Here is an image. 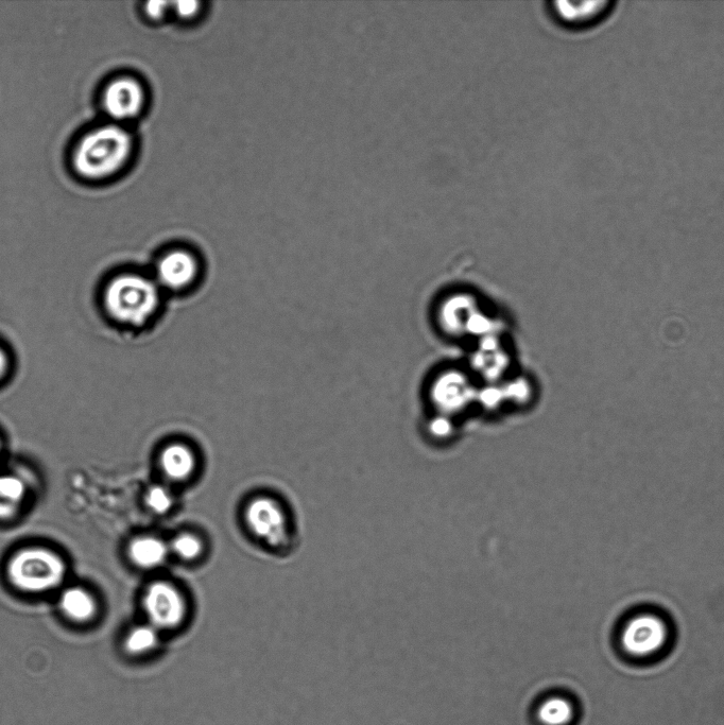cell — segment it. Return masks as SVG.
<instances>
[{
    "mask_svg": "<svg viewBox=\"0 0 724 725\" xmlns=\"http://www.w3.org/2000/svg\"><path fill=\"white\" fill-rule=\"evenodd\" d=\"M26 497V485L16 476H0V520H9L20 511Z\"/></svg>",
    "mask_w": 724,
    "mask_h": 725,
    "instance_id": "4fadbf2b",
    "label": "cell"
},
{
    "mask_svg": "<svg viewBox=\"0 0 724 725\" xmlns=\"http://www.w3.org/2000/svg\"><path fill=\"white\" fill-rule=\"evenodd\" d=\"M160 642V630L152 625H143L132 629L125 641L126 650L133 655H142L152 651Z\"/></svg>",
    "mask_w": 724,
    "mask_h": 725,
    "instance_id": "5bb4252c",
    "label": "cell"
},
{
    "mask_svg": "<svg viewBox=\"0 0 724 725\" xmlns=\"http://www.w3.org/2000/svg\"><path fill=\"white\" fill-rule=\"evenodd\" d=\"M544 716L546 722L553 725H565L574 717V709L570 702L556 699L546 704Z\"/></svg>",
    "mask_w": 724,
    "mask_h": 725,
    "instance_id": "e0dca14e",
    "label": "cell"
},
{
    "mask_svg": "<svg viewBox=\"0 0 724 725\" xmlns=\"http://www.w3.org/2000/svg\"><path fill=\"white\" fill-rule=\"evenodd\" d=\"M245 519L255 537L271 546H282L288 539L286 514L277 500L267 496L252 499Z\"/></svg>",
    "mask_w": 724,
    "mask_h": 725,
    "instance_id": "52a82bcc",
    "label": "cell"
},
{
    "mask_svg": "<svg viewBox=\"0 0 724 725\" xmlns=\"http://www.w3.org/2000/svg\"><path fill=\"white\" fill-rule=\"evenodd\" d=\"M0 450H2V442H0Z\"/></svg>",
    "mask_w": 724,
    "mask_h": 725,
    "instance_id": "44dd1931",
    "label": "cell"
},
{
    "mask_svg": "<svg viewBox=\"0 0 724 725\" xmlns=\"http://www.w3.org/2000/svg\"><path fill=\"white\" fill-rule=\"evenodd\" d=\"M145 106L143 86L133 79H119L109 85L103 97L106 112L118 120L139 115Z\"/></svg>",
    "mask_w": 724,
    "mask_h": 725,
    "instance_id": "9c48e42d",
    "label": "cell"
},
{
    "mask_svg": "<svg viewBox=\"0 0 724 725\" xmlns=\"http://www.w3.org/2000/svg\"><path fill=\"white\" fill-rule=\"evenodd\" d=\"M169 545L152 535L134 539L128 547L131 561L144 569L161 566L169 555Z\"/></svg>",
    "mask_w": 724,
    "mask_h": 725,
    "instance_id": "8fae6325",
    "label": "cell"
},
{
    "mask_svg": "<svg viewBox=\"0 0 724 725\" xmlns=\"http://www.w3.org/2000/svg\"><path fill=\"white\" fill-rule=\"evenodd\" d=\"M131 149L128 132L115 126L102 127L83 138L75 154V167L82 177L105 178L126 163Z\"/></svg>",
    "mask_w": 724,
    "mask_h": 725,
    "instance_id": "7a4b0ae2",
    "label": "cell"
},
{
    "mask_svg": "<svg viewBox=\"0 0 724 725\" xmlns=\"http://www.w3.org/2000/svg\"><path fill=\"white\" fill-rule=\"evenodd\" d=\"M169 550L179 559L186 562L198 560L204 550L202 540L194 533L184 532L177 535L169 545Z\"/></svg>",
    "mask_w": 724,
    "mask_h": 725,
    "instance_id": "9a60e30c",
    "label": "cell"
},
{
    "mask_svg": "<svg viewBox=\"0 0 724 725\" xmlns=\"http://www.w3.org/2000/svg\"><path fill=\"white\" fill-rule=\"evenodd\" d=\"M204 4L200 2H178L171 4V13L182 24L197 22L204 13Z\"/></svg>",
    "mask_w": 724,
    "mask_h": 725,
    "instance_id": "ac0fdd59",
    "label": "cell"
},
{
    "mask_svg": "<svg viewBox=\"0 0 724 725\" xmlns=\"http://www.w3.org/2000/svg\"><path fill=\"white\" fill-rule=\"evenodd\" d=\"M146 506L155 514L168 513L175 505L174 495L164 486H153L145 495Z\"/></svg>",
    "mask_w": 724,
    "mask_h": 725,
    "instance_id": "2e32d148",
    "label": "cell"
},
{
    "mask_svg": "<svg viewBox=\"0 0 724 725\" xmlns=\"http://www.w3.org/2000/svg\"><path fill=\"white\" fill-rule=\"evenodd\" d=\"M143 604L150 625L160 631L180 627L187 615L184 595L176 585L166 581L149 585Z\"/></svg>",
    "mask_w": 724,
    "mask_h": 725,
    "instance_id": "8992f818",
    "label": "cell"
},
{
    "mask_svg": "<svg viewBox=\"0 0 724 725\" xmlns=\"http://www.w3.org/2000/svg\"><path fill=\"white\" fill-rule=\"evenodd\" d=\"M145 11L151 20L162 21L168 13H171V4L166 2H150L146 5Z\"/></svg>",
    "mask_w": 724,
    "mask_h": 725,
    "instance_id": "d6986e66",
    "label": "cell"
},
{
    "mask_svg": "<svg viewBox=\"0 0 724 725\" xmlns=\"http://www.w3.org/2000/svg\"><path fill=\"white\" fill-rule=\"evenodd\" d=\"M67 573L65 561L45 548H26L10 559L7 576L15 589L41 594L60 586Z\"/></svg>",
    "mask_w": 724,
    "mask_h": 725,
    "instance_id": "3957f363",
    "label": "cell"
},
{
    "mask_svg": "<svg viewBox=\"0 0 724 725\" xmlns=\"http://www.w3.org/2000/svg\"><path fill=\"white\" fill-rule=\"evenodd\" d=\"M203 272L201 256L192 248L177 246L159 257L153 279L163 292L185 295L199 285Z\"/></svg>",
    "mask_w": 724,
    "mask_h": 725,
    "instance_id": "5b68a950",
    "label": "cell"
},
{
    "mask_svg": "<svg viewBox=\"0 0 724 725\" xmlns=\"http://www.w3.org/2000/svg\"><path fill=\"white\" fill-rule=\"evenodd\" d=\"M163 290L148 276L129 273L117 276L105 291V306L119 323L142 327L160 312Z\"/></svg>",
    "mask_w": 724,
    "mask_h": 725,
    "instance_id": "6da1fadb",
    "label": "cell"
},
{
    "mask_svg": "<svg viewBox=\"0 0 724 725\" xmlns=\"http://www.w3.org/2000/svg\"><path fill=\"white\" fill-rule=\"evenodd\" d=\"M670 626L663 615L644 611L630 616L619 632V646L633 660H648L669 644Z\"/></svg>",
    "mask_w": 724,
    "mask_h": 725,
    "instance_id": "277c9868",
    "label": "cell"
},
{
    "mask_svg": "<svg viewBox=\"0 0 724 725\" xmlns=\"http://www.w3.org/2000/svg\"><path fill=\"white\" fill-rule=\"evenodd\" d=\"M9 368V359L5 351L0 348V381L5 377Z\"/></svg>",
    "mask_w": 724,
    "mask_h": 725,
    "instance_id": "ffe728a7",
    "label": "cell"
},
{
    "mask_svg": "<svg viewBox=\"0 0 724 725\" xmlns=\"http://www.w3.org/2000/svg\"><path fill=\"white\" fill-rule=\"evenodd\" d=\"M59 607L67 618L76 623H88L97 614L95 598L79 586H73L62 593Z\"/></svg>",
    "mask_w": 724,
    "mask_h": 725,
    "instance_id": "7c38bea8",
    "label": "cell"
},
{
    "mask_svg": "<svg viewBox=\"0 0 724 725\" xmlns=\"http://www.w3.org/2000/svg\"><path fill=\"white\" fill-rule=\"evenodd\" d=\"M197 455L194 448L184 441H172L164 446L160 455L161 470L176 482L191 478L197 469Z\"/></svg>",
    "mask_w": 724,
    "mask_h": 725,
    "instance_id": "30bf717a",
    "label": "cell"
},
{
    "mask_svg": "<svg viewBox=\"0 0 724 725\" xmlns=\"http://www.w3.org/2000/svg\"><path fill=\"white\" fill-rule=\"evenodd\" d=\"M548 5L550 16L554 17L559 25L572 30H584L595 27L607 19L614 10L615 3L609 0H589V2L556 0Z\"/></svg>",
    "mask_w": 724,
    "mask_h": 725,
    "instance_id": "ba28073f",
    "label": "cell"
}]
</instances>
